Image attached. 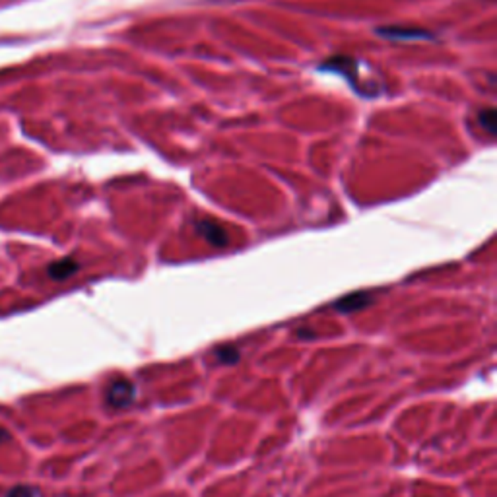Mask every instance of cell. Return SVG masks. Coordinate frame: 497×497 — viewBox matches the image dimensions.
<instances>
[{
	"mask_svg": "<svg viewBox=\"0 0 497 497\" xmlns=\"http://www.w3.org/2000/svg\"><path fill=\"white\" fill-rule=\"evenodd\" d=\"M377 33L381 35V37H385V39H393V41L425 39V37L429 39V37H432L429 33L422 32V30H402V27H379Z\"/></svg>",
	"mask_w": 497,
	"mask_h": 497,
	"instance_id": "obj_4",
	"label": "cell"
},
{
	"mask_svg": "<svg viewBox=\"0 0 497 497\" xmlns=\"http://www.w3.org/2000/svg\"><path fill=\"white\" fill-rule=\"evenodd\" d=\"M297 336H299V338H313L315 334L311 332V330H303V329H301V330H297Z\"/></svg>",
	"mask_w": 497,
	"mask_h": 497,
	"instance_id": "obj_9",
	"label": "cell"
},
{
	"mask_svg": "<svg viewBox=\"0 0 497 497\" xmlns=\"http://www.w3.org/2000/svg\"><path fill=\"white\" fill-rule=\"evenodd\" d=\"M214 356H216V360L220 363H225V365H233L241 358L239 350L235 346H222V348H218L216 352H214Z\"/></svg>",
	"mask_w": 497,
	"mask_h": 497,
	"instance_id": "obj_6",
	"label": "cell"
},
{
	"mask_svg": "<svg viewBox=\"0 0 497 497\" xmlns=\"http://www.w3.org/2000/svg\"><path fill=\"white\" fill-rule=\"evenodd\" d=\"M4 497H41V491L32 486H16L12 488Z\"/></svg>",
	"mask_w": 497,
	"mask_h": 497,
	"instance_id": "obj_8",
	"label": "cell"
},
{
	"mask_svg": "<svg viewBox=\"0 0 497 497\" xmlns=\"http://www.w3.org/2000/svg\"><path fill=\"white\" fill-rule=\"evenodd\" d=\"M196 232L201 233V237H204L206 243L214 245V247H225L229 243V233L224 225H220L218 222L212 220H196Z\"/></svg>",
	"mask_w": 497,
	"mask_h": 497,
	"instance_id": "obj_2",
	"label": "cell"
},
{
	"mask_svg": "<svg viewBox=\"0 0 497 497\" xmlns=\"http://www.w3.org/2000/svg\"><path fill=\"white\" fill-rule=\"evenodd\" d=\"M369 303H371V296L367 291H358V294H350V296L338 299L332 307L336 309L338 313H353V311L365 309Z\"/></svg>",
	"mask_w": 497,
	"mask_h": 497,
	"instance_id": "obj_3",
	"label": "cell"
},
{
	"mask_svg": "<svg viewBox=\"0 0 497 497\" xmlns=\"http://www.w3.org/2000/svg\"><path fill=\"white\" fill-rule=\"evenodd\" d=\"M8 439H10V433L6 432V429H2V427H0V443L8 441Z\"/></svg>",
	"mask_w": 497,
	"mask_h": 497,
	"instance_id": "obj_10",
	"label": "cell"
},
{
	"mask_svg": "<svg viewBox=\"0 0 497 497\" xmlns=\"http://www.w3.org/2000/svg\"><path fill=\"white\" fill-rule=\"evenodd\" d=\"M78 268H80V265L76 260H73V258H61V260H56L53 265H49L47 274L53 280H66L73 274L78 272Z\"/></svg>",
	"mask_w": 497,
	"mask_h": 497,
	"instance_id": "obj_5",
	"label": "cell"
},
{
	"mask_svg": "<svg viewBox=\"0 0 497 497\" xmlns=\"http://www.w3.org/2000/svg\"><path fill=\"white\" fill-rule=\"evenodd\" d=\"M496 109L493 107H488V109H482L478 113V120L484 129L488 130V134H496Z\"/></svg>",
	"mask_w": 497,
	"mask_h": 497,
	"instance_id": "obj_7",
	"label": "cell"
},
{
	"mask_svg": "<svg viewBox=\"0 0 497 497\" xmlns=\"http://www.w3.org/2000/svg\"><path fill=\"white\" fill-rule=\"evenodd\" d=\"M134 398H137V389L129 379H115L105 393V401L113 408H127Z\"/></svg>",
	"mask_w": 497,
	"mask_h": 497,
	"instance_id": "obj_1",
	"label": "cell"
}]
</instances>
